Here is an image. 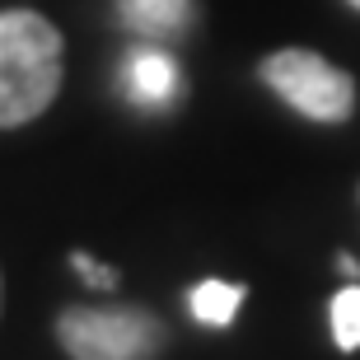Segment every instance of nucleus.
<instances>
[{
    "instance_id": "nucleus-1",
    "label": "nucleus",
    "mask_w": 360,
    "mask_h": 360,
    "mask_svg": "<svg viewBox=\"0 0 360 360\" xmlns=\"http://www.w3.org/2000/svg\"><path fill=\"white\" fill-rule=\"evenodd\" d=\"M66 80V38L33 10H0V131L38 122Z\"/></svg>"
},
{
    "instance_id": "nucleus-2",
    "label": "nucleus",
    "mask_w": 360,
    "mask_h": 360,
    "mask_svg": "<svg viewBox=\"0 0 360 360\" xmlns=\"http://www.w3.org/2000/svg\"><path fill=\"white\" fill-rule=\"evenodd\" d=\"M56 342L70 360H155L164 323L141 304H70L56 314Z\"/></svg>"
},
{
    "instance_id": "nucleus-3",
    "label": "nucleus",
    "mask_w": 360,
    "mask_h": 360,
    "mask_svg": "<svg viewBox=\"0 0 360 360\" xmlns=\"http://www.w3.org/2000/svg\"><path fill=\"white\" fill-rule=\"evenodd\" d=\"M262 84L276 89L295 112H304L309 122H347L356 112V80L342 66H333L328 56L309 52V47H285L271 52L257 66Z\"/></svg>"
},
{
    "instance_id": "nucleus-4",
    "label": "nucleus",
    "mask_w": 360,
    "mask_h": 360,
    "mask_svg": "<svg viewBox=\"0 0 360 360\" xmlns=\"http://www.w3.org/2000/svg\"><path fill=\"white\" fill-rule=\"evenodd\" d=\"M122 89H127V98L141 103V108H169L178 94H183V75H178V66L164 52L136 47V52H127Z\"/></svg>"
},
{
    "instance_id": "nucleus-5",
    "label": "nucleus",
    "mask_w": 360,
    "mask_h": 360,
    "mask_svg": "<svg viewBox=\"0 0 360 360\" xmlns=\"http://www.w3.org/2000/svg\"><path fill=\"white\" fill-rule=\"evenodd\" d=\"M117 19L146 38H174L192 24V0H112Z\"/></svg>"
},
{
    "instance_id": "nucleus-6",
    "label": "nucleus",
    "mask_w": 360,
    "mask_h": 360,
    "mask_svg": "<svg viewBox=\"0 0 360 360\" xmlns=\"http://www.w3.org/2000/svg\"><path fill=\"white\" fill-rule=\"evenodd\" d=\"M243 285H225V281H201L197 290H192V300H187V309H192V319L206 323V328H229L234 323V314H239L243 304Z\"/></svg>"
},
{
    "instance_id": "nucleus-7",
    "label": "nucleus",
    "mask_w": 360,
    "mask_h": 360,
    "mask_svg": "<svg viewBox=\"0 0 360 360\" xmlns=\"http://www.w3.org/2000/svg\"><path fill=\"white\" fill-rule=\"evenodd\" d=\"M333 342L342 351H360V285L333 295Z\"/></svg>"
},
{
    "instance_id": "nucleus-8",
    "label": "nucleus",
    "mask_w": 360,
    "mask_h": 360,
    "mask_svg": "<svg viewBox=\"0 0 360 360\" xmlns=\"http://www.w3.org/2000/svg\"><path fill=\"white\" fill-rule=\"evenodd\" d=\"M70 267L84 276V285H89V290H117V285H122V271L117 267H98L89 253H80V248L70 253Z\"/></svg>"
},
{
    "instance_id": "nucleus-9",
    "label": "nucleus",
    "mask_w": 360,
    "mask_h": 360,
    "mask_svg": "<svg viewBox=\"0 0 360 360\" xmlns=\"http://www.w3.org/2000/svg\"><path fill=\"white\" fill-rule=\"evenodd\" d=\"M0 309H5V281H0Z\"/></svg>"
},
{
    "instance_id": "nucleus-10",
    "label": "nucleus",
    "mask_w": 360,
    "mask_h": 360,
    "mask_svg": "<svg viewBox=\"0 0 360 360\" xmlns=\"http://www.w3.org/2000/svg\"><path fill=\"white\" fill-rule=\"evenodd\" d=\"M347 5H356V10H360V0H347Z\"/></svg>"
},
{
    "instance_id": "nucleus-11",
    "label": "nucleus",
    "mask_w": 360,
    "mask_h": 360,
    "mask_svg": "<svg viewBox=\"0 0 360 360\" xmlns=\"http://www.w3.org/2000/svg\"><path fill=\"white\" fill-rule=\"evenodd\" d=\"M356 197H360V192H356Z\"/></svg>"
}]
</instances>
